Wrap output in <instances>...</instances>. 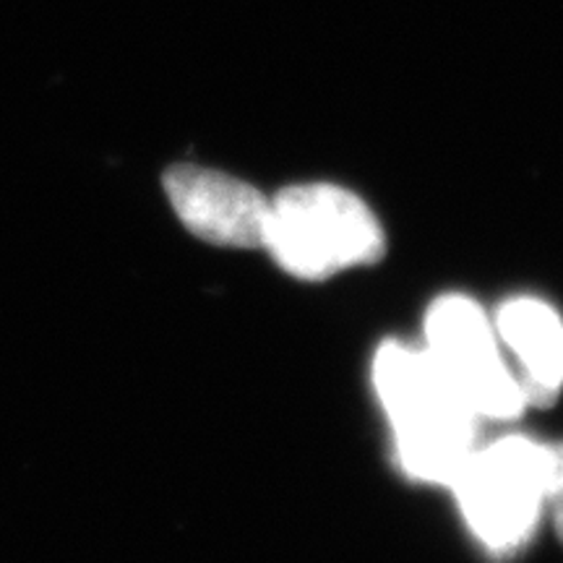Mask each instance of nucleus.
Masks as SVG:
<instances>
[{
  "mask_svg": "<svg viewBox=\"0 0 563 563\" xmlns=\"http://www.w3.org/2000/svg\"><path fill=\"white\" fill-rule=\"evenodd\" d=\"M165 194L188 232L224 249H264L272 201L251 183L199 165L165 173Z\"/></svg>",
  "mask_w": 563,
  "mask_h": 563,
  "instance_id": "nucleus-5",
  "label": "nucleus"
},
{
  "mask_svg": "<svg viewBox=\"0 0 563 563\" xmlns=\"http://www.w3.org/2000/svg\"><path fill=\"white\" fill-rule=\"evenodd\" d=\"M264 249L295 279L321 282L382 262L386 235L361 196L332 183H302L272 199Z\"/></svg>",
  "mask_w": 563,
  "mask_h": 563,
  "instance_id": "nucleus-2",
  "label": "nucleus"
},
{
  "mask_svg": "<svg viewBox=\"0 0 563 563\" xmlns=\"http://www.w3.org/2000/svg\"><path fill=\"white\" fill-rule=\"evenodd\" d=\"M496 329L525 365V402L551 407L563 386V321L543 300L514 298L498 308Z\"/></svg>",
  "mask_w": 563,
  "mask_h": 563,
  "instance_id": "nucleus-6",
  "label": "nucleus"
},
{
  "mask_svg": "<svg viewBox=\"0 0 563 563\" xmlns=\"http://www.w3.org/2000/svg\"><path fill=\"white\" fill-rule=\"evenodd\" d=\"M545 506L553 514V525L563 540V443L551 446V483H548Z\"/></svg>",
  "mask_w": 563,
  "mask_h": 563,
  "instance_id": "nucleus-7",
  "label": "nucleus"
},
{
  "mask_svg": "<svg viewBox=\"0 0 563 563\" xmlns=\"http://www.w3.org/2000/svg\"><path fill=\"white\" fill-rule=\"evenodd\" d=\"M378 399L389 415L397 454L415 481L452 485L477 452V422L428 350L384 342L373 363Z\"/></svg>",
  "mask_w": 563,
  "mask_h": 563,
  "instance_id": "nucleus-1",
  "label": "nucleus"
},
{
  "mask_svg": "<svg viewBox=\"0 0 563 563\" xmlns=\"http://www.w3.org/2000/svg\"><path fill=\"white\" fill-rule=\"evenodd\" d=\"M428 355L477 418L514 420L525 412L519 378L506 368L488 316L475 300L446 295L426 316Z\"/></svg>",
  "mask_w": 563,
  "mask_h": 563,
  "instance_id": "nucleus-4",
  "label": "nucleus"
},
{
  "mask_svg": "<svg viewBox=\"0 0 563 563\" xmlns=\"http://www.w3.org/2000/svg\"><path fill=\"white\" fill-rule=\"evenodd\" d=\"M548 483L551 446L525 435H506L477 449L452 488L475 538L493 555H511L538 527Z\"/></svg>",
  "mask_w": 563,
  "mask_h": 563,
  "instance_id": "nucleus-3",
  "label": "nucleus"
}]
</instances>
